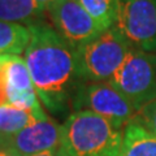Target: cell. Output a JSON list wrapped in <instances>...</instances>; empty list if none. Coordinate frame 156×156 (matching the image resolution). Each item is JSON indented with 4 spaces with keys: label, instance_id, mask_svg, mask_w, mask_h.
Returning a JSON list of instances; mask_svg holds the SVG:
<instances>
[{
    "label": "cell",
    "instance_id": "cell-1",
    "mask_svg": "<svg viewBox=\"0 0 156 156\" xmlns=\"http://www.w3.org/2000/svg\"><path fill=\"white\" fill-rule=\"evenodd\" d=\"M25 61L39 100L52 113H61L83 82L77 52L44 20L29 25Z\"/></svg>",
    "mask_w": 156,
    "mask_h": 156
},
{
    "label": "cell",
    "instance_id": "cell-2",
    "mask_svg": "<svg viewBox=\"0 0 156 156\" xmlns=\"http://www.w3.org/2000/svg\"><path fill=\"white\" fill-rule=\"evenodd\" d=\"M124 129L89 111L73 112L62 124L61 150L68 156H120Z\"/></svg>",
    "mask_w": 156,
    "mask_h": 156
},
{
    "label": "cell",
    "instance_id": "cell-3",
    "mask_svg": "<svg viewBox=\"0 0 156 156\" xmlns=\"http://www.w3.org/2000/svg\"><path fill=\"white\" fill-rule=\"evenodd\" d=\"M133 46L115 27L77 51V61L82 82H109L124 64Z\"/></svg>",
    "mask_w": 156,
    "mask_h": 156
},
{
    "label": "cell",
    "instance_id": "cell-4",
    "mask_svg": "<svg viewBox=\"0 0 156 156\" xmlns=\"http://www.w3.org/2000/svg\"><path fill=\"white\" fill-rule=\"evenodd\" d=\"M109 82L139 111L156 98V53L133 47Z\"/></svg>",
    "mask_w": 156,
    "mask_h": 156
},
{
    "label": "cell",
    "instance_id": "cell-5",
    "mask_svg": "<svg viewBox=\"0 0 156 156\" xmlns=\"http://www.w3.org/2000/svg\"><path fill=\"white\" fill-rule=\"evenodd\" d=\"M72 105L74 112H92L121 129H125L138 113L130 100L111 82L82 83L73 98Z\"/></svg>",
    "mask_w": 156,
    "mask_h": 156
},
{
    "label": "cell",
    "instance_id": "cell-6",
    "mask_svg": "<svg viewBox=\"0 0 156 156\" xmlns=\"http://www.w3.org/2000/svg\"><path fill=\"white\" fill-rule=\"evenodd\" d=\"M116 27L134 48L156 52V0H117Z\"/></svg>",
    "mask_w": 156,
    "mask_h": 156
},
{
    "label": "cell",
    "instance_id": "cell-7",
    "mask_svg": "<svg viewBox=\"0 0 156 156\" xmlns=\"http://www.w3.org/2000/svg\"><path fill=\"white\" fill-rule=\"evenodd\" d=\"M47 13L55 30L76 52L105 31L78 0H56Z\"/></svg>",
    "mask_w": 156,
    "mask_h": 156
},
{
    "label": "cell",
    "instance_id": "cell-8",
    "mask_svg": "<svg viewBox=\"0 0 156 156\" xmlns=\"http://www.w3.org/2000/svg\"><path fill=\"white\" fill-rule=\"evenodd\" d=\"M0 73L8 91L9 104L43 109L25 58L20 55H0Z\"/></svg>",
    "mask_w": 156,
    "mask_h": 156
},
{
    "label": "cell",
    "instance_id": "cell-9",
    "mask_svg": "<svg viewBox=\"0 0 156 156\" xmlns=\"http://www.w3.org/2000/svg\"><path fill=\"white\" fill-rule=\"evenodd\" d=\"M62 125L47 117L37 121L9 138L4 144L21 156H33L61 147Z\"/></svg>",
    "mask_w": 156,
    "mask_h": 156
},
{
    "label": "cell",
    "instance_id": "cell-10",
    "mask_svg": "<svg viewBox=\"0 0 156 156\" xmlns=\"http://www.w3.org/2000/svg\"><path fill=\"white\" fill-rule=\"evenodd\" d=\"M47 117L43 109L22 108L12 104L0 105V146L26 126Z\"/></svg>",
    "mask_w": 156,
    "mask_h": 156
},
{
    "label": "cell",
    "instance_id": "cell-11",
    "mask_svg": "<svg viewBox=\"0 0 156 156\" xmlns=\"http://www.w3.org/2000/svg\"><path fill=\"white\" fill-rule=\"evenodd\" d=\"M120 156H156V135L131 121L124 129Z\"/></svg>",
    "mask_w": 156,
    "mask_h": 156
},
{
    "label": "cell",
    "instance_id": "cell-12",
    "mask_svg": "<svg viewBox=\"0 0 156 156\" xmlns=\"http://www.w3.org/2000/svg\"><path fill=\"white\" fill-rule=\"evenodd\" d=\"M44 11L34 0H0V20L29 26L43 20Z\"/></svg>",
    "mask_w": 156,
    "mask_h": 156
},
{
    "label": "cell",
    "instance_id": "cell-13",
    "mask_svg": "<svg viewBox=\"0 0 156 156\" xmlns=\"http://www.w3.org/2000/svg\"><path fill=\"white\" fill-rule=\"evenodd\" d=\"M30 41V30L21 23L0 20V55L25 53Z\"/></svg>",
    "mask_w": 156,
    "mask_h": 156
},
{
    "label": "cell",
    "instance_id": "cell-14",
    "mask_svg": "<svg viewBox=\"0 0 156 156\" xmlns=\"http://www.w3.org/2000/svg\"><path fill=\"white\" fill-rule=\"evenodd\" d=\"M78 2L104 30L116 26L117 13H119L117 0H78Z\"/></svg>",
    "mask_w": 156,
    "mask_h": 156
},
{
    "label": "cell",
    "instance_id": "cell-15",
    "mask_svg": "<svg viewBox=\"0 0 156 156\" xmlns=\"http://www.w3.org/2000/svg\"><path fill=\"white\" fill-rule=\"evenodd\" d=\"M133 121H136L151 134L156 135V98L138 111Z\"/></svg>",
    "mask_w": 156,
    "mask_h": 156
},
{
    "label": "cell",
    "instance_id": "cell-16",
    "mask_svg": "<svg viewBox=\"0 0 156 156\" xmlns=\"http://www.w3.org/2000/svg\"><path fill=\"white\" fill-rule=\"evenodd\" d=\"M0 156H21L14 150L7 147V146H0Z\"/></svg>",
    "mask_w": 156,
    "mask_h": 156
},
{
    "label": "cell",
    "instance_id": "cell-17",
    "mask_svg": "<svg viewBox=\"0 0 156 156\" xmlns=\"http://www.w3.org/2000/svg\"><path fill=\"white\" fill-rule=\"evenodd\" d=\"M34 2H35V3H37L38 5L41 7L44 12H47V11H48V8H50L52 4L56 2V0H34Z\"/></svg>",
    "mask_w": 156,
    "mask_h": 156
},
{
    "label": "cell",
    "instance_id": "cell-18",
    "mask_svg": "<svg viewBox=\"0 0 156 156\" xmlns=\"http://www.w3.org/2000/svg\"><path fill=\"white\" fill-rule=\"evenodd\" d=\"M60 150V148H58ZM58 150H51V151H46V152L38 154V155H33V156H57L58 155Z\"/></svg>",
    "mask_w": 156,
    "mask_h": 156
},
{
    "label": "cell",
    "instance_id": "cell-19",
    "mask_svg": "<svg viewBox=\"0 0 156 156\" xmlns=\"http://www.w3.org/2000/svg\"><path fill=\"white\" fill-rule=\"evenodd\" d=\"M57 156H68V155H66V154L64 152V151L61 150V147H60V150H58V155H57Z\"/></svg>",
    "mask_w": 156,
    "mask_h": 156
}]
</instances>
